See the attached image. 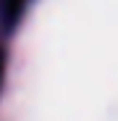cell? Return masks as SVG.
I'll return each mask as SVG.
<instances>
[{"instance_id":"cell-2","label":"cell","mask_w":118,"mask_h":121,"mask_svg":"<svg viewBox=\"0 0 118 121\" xmlns=\"http://www.w3.org/2000/svg\"><path fill=\"white\" fill-rule=\"evenodd\" d=\"M3 72H5V59H3V52H0V82H3Z\"/></svg>"},{"instance_id":"cell-1","label":"cell","mask_w":118,"mask_h":121,"mask_svg":"<svg viewBox=\"0 0 118 121\" xmlns=\"http://www.w3.org/2000/svg\"><path fill=\"white\" fill-rule=\"evenodd\" d=\"M23 8H26V0H3V26L8 31L18 23V18L23 16Z\"/></svg>"}]
</instances>
